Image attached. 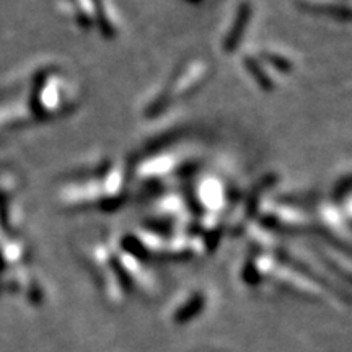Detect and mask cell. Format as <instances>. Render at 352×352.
<instances>
[{
    "label": "cell",
    "mask_w": 352,
    "mask_h": 352,
    "mask_svg": "<svg viewBox=\"0 0 352 352\" xmlns=\"http://www.w3.org/2000/svg\"><path fill=\"white\" fill-rule=\"evenodd\" d=\"M64 12L80 23L83 28H90V25L100 23L103 15L108 16V2L107 0H59Z\"/></svg>",
    "instance_id": "6da1fadb"
},
{
    "label": "cell",
    "mask_w": 352,
    "mask_h": 352,
    "mask_svg": "<svg viewBox=\"0 0 352 352\" xmlns=\"http://www.w3.org/2000/svg\"><path fill=\"white\" fill-rule=\"evenodd\" d=\"M189 2H208V0H189Z\"/></svg>",
    "instance_id": "7a4b0ae2"
}]
</instances>
